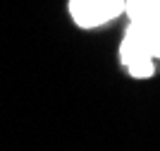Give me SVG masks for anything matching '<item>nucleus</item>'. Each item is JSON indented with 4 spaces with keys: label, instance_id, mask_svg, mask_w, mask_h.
Returning <instances> with one entry per match:
<instances>
[{
    "label": "nucleus",
    "instance_id": "1",
    "mask_svg": "<svg viewBox=\"0 0 160 151\" xmlns=\"http://www.w3.org/2000/svg\"><path fill=\"white\" fill-rule=\"evenodd\" d=\"M124 12L132 24L160 29V0H124Z\"/></svg>",
    "mask_w": 160,
    "mask_h": 151
},
{
    "label": "nucleus",
    "instance_id": "2",
    "mask_svg": "<svg viewBox=\"0 0 160 151\" xmlns=\"http://www.w3.org/2000/svg\"><path fill=\"white\" fill-rule=\"evenodd\" d=\"M88 3L93 7L98 26L110 22V19H117V17L124 12V0H88Z\"/></svg>",
    "mask_w": 160,
    "mask_h": 151
},
{
    "label": "nucleus",
    "instance_id": "3",
    "mask_svg": "<svg viewBox=\"0 0 160 151\" xmlns=\"http://www.w3.org/2000/svg\"><path fill=\"white\" fill-rule=\"evenodd\" d=\"M69 14H72L74 24L81 26V29H93V26H98L93 7H91L88 0H69Z\"/></svg>",
    "mask_w": 160,
    "mask_h": 151
},
{
    "label": "nucleus",
    "instance_id": "4",
    "mask_svg": "<svg viewBox=\"0 0 160 151\" xmlns=\"http://www.w3.org/2000/svg\"><path fill=\"white\" fill-rule=\"evenodd\" d=\"M129 74L134 79H151L155 74V60L153 58H143V60H136L132 65H127Z\"/></svg>",
    "mask_w": 160,
    "mask_h": 151
}]
</instances>
